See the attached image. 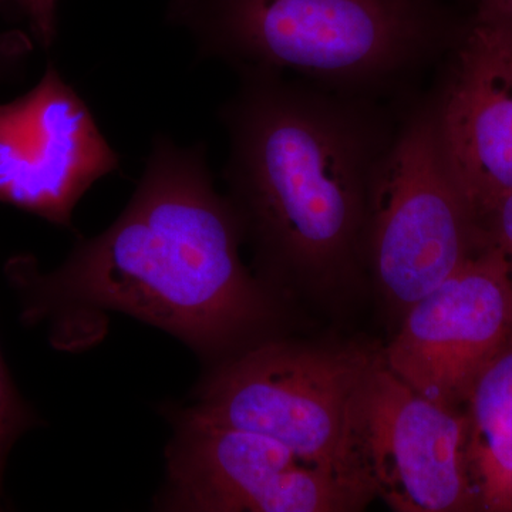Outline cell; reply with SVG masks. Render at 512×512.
Masks as SVG:
<instances>
[{"mask_svg": "<svg viewBox=\"0 0 512 512\" xmlns=\"http://www.w3.org/2000/svg\"><path fill=\"white\" fill-rule=\"evenodd\" d=\"M237 214L215 188L207 146L158 134L133 197L109 228L43 271L30 254L3 266L23 325L80 350L121 313L183 342L204 370L286 335L291 302L242 261Z\"/></svg>", "mask_w": 512, "mask_h": 512, "instance_id": "obj_1", "label": "cell"}, {"mask_svg": "<svg viewBox=\"0 0 512 512\" xmlns=\"http://www.w3.org/2000/svg\"><path fill=\"white\" fill-rule=\"evenodd\" d=\"M238 76L218 113L228 134L222 175L252 269L291 303L342 302L367 275L373 180L399 127L373 97Z\"/></svg>", "mask_w": 512, "mask_h": 512, "instance_id": "obj_2", "label": "cell"}, {"mask_svg": "<svg viewBox=\"0 0 512 512\" xmlns=\"http://www.w3.org/2000/svg\"><path fill=\"white\" fill-rule=\"evenodd\" d=\"M165 16L198 59L365 97L419 72L466 30L437 0H170Z\"/></svg>", "mask_w": 512, "mask_h": 512, "instance_id": "obj_3", "label": "cell"}, {"mask_svg": "<svg viewBox=\"0 0 512 512\" xmlns=\"http://www.w3.org/2000/svg\"><path fill=\"white\" fill-rule=\"evenodd\" d=\"M380 356L382 348L367 343L276 336L204 370L185 407L211 423L279 441L376 495L363 463L360 420Z\"/></svg>", "mask_w": 512, "mask_h": 512, "instance_id": "obj_4", "label": "cell"}, {"mask_svg": "<svg viewBox=\"0 0 512 512\" xmlns=\"http://www.w3.org/2000/svg\"><path fill=\"white\" fill-rule=\"evenodd\" d=\"M487 242L441 150L434 104L414 111L397 128L373 180L367 275L403 318Z\"/></svg>", "mask_w": 512, "mask_h": 512, "instance_id": "obj_5", "label": "cell"}, {"mask_svg": "<svg viewBox=\"0 0 512 512\" xmlns=\"http://www.w3.org/2000/svg\"><path fill=\"white\" fill-rule=\"evenodd\" d=\"M165 416L173 437L153 510L356 512L376 498L262 434L211 423L185 406H168Z\"/></svg>", "mask_w": 512, "mask_h": 512, "instance_id": "obj_6", "label": "cell"}, {"mask_svg": "<svg viewBox=\"0 0 512 512\" xmlns=\"http://www.w3.org/2000/svg\"><path fill=\"white\" fill-rule=\"evenodd\" d=\"M511 338L512 282L487 242L407 309L383 360L414 392L466 410L474 383Z\"/></svg>", "mask_w": 512, "mask_h": 512, "instance_id": "obj_7", "label": "cell"}, {"mask_svg": "<svg viewBox=\"0 0 512 512\" xmlns=\"http://www.w3.org/2000/svg\"><path fill=\"white\" fill-rule=\"evenodd\" d=\"M119 168V154L55 63L28 93L0 103V204L72 228L84 194Z\"/></svg>", "mask_w": 512, "mask_h": 512, "instance_id": "obj_8", "label": "cell"}, {"mask_svg": "<svg viewBox=\"0 0 512 512\" xmlns=\"http://www.w3.org/2000/svg\"><path fill=\"white\" fill-rule=\"evenodd\" d=\"M383 349V348H382ZM360 440L376 495L397 512H481L467 463L466 410L414 392L377 360Z\"/></svg>", "mask_w": 512, "mask_h": 512, "instance_id": "obj_9", "label": "cell"}, {"mask_svg": "<svg viewBox=\"0 0 512 512\" xmlns=\"http://www.w3.org/2000/svg\"><path fill=\"white\" fill-rule=\"evenodd\" d=\"M456 49L434 117L448 167L483 225L512 191V45L474 19Z\"/></svg>", "mask_w": 512, "mask_h": 512, "instance_id": "obj_10", "label": "cell"}, {"mask_svg": "<svg viewBox=\"0 0 512 512\" xmlns=\"http://www.w3.org/2000/svg\"><path fill=\"white\" fill-rule=\"evenodd\" d=\"M467 463L481 512H512V338L467 400Z\"/></svg>", "mask_w": 512, "mask_h": 512, "instance_id": "obj_11", "label": "cell"}, {"mask_svg": "<svg viewBox=\"0 0 512 512\" xmlns=\"http://www.w3.org/2000/svg\"><path fill=\"white\" fill-rule=\"evenodd\" d=\"M40 426L42 417L19 392L0 346V511L5 510V474L10 453L26 433Z\"/></svg>", "mask_w": 512, "mask_h": 512, "instance_id": "obj_12", "label": "cell"}, {"mask_svg": "<svg viewBox=\"0 0 512 512\" xmlns=\"http://www.w3.org/2000/svg\"><path fill=\"white\" fill-rule=\"evenodd\" d=\"M0 18L20 19L9 0H0ZM35 46V40L25 30H0V86L22 77Z\"/></svg>", "mask_w": 512, "mask_h": 512, "instance_id": "obj_13", "label": "cell"}, {"mask_svg": "<svg viewBox=\"0 0 512 512\" xmlns=\"http://www.w3.org/2000/svg\"><path fill=\"white\" fill-rule=\"evenodd\" d=\"M10 5L25 20L28 32L39 49L49 52L57 40V8L59 0H9Z\"/></svg>", "mask_w": 512, "mask_h": 512, "instance_id": "obj_14", "label": "cell"}, {"mask_svg": "<svg viewBox=\"0 0 512 512\" xmlns=\"http://www.w3.org/2000/svg\"><path fill=\"white\" fill-rule=\"evenodd\" d=\"M483 228L488 242L500 252L512 282V191L497 202Z\"/></svg>", "mask_w": 512, "mask_h": 512, "instance_id": "obj_15", "label": "cell"}, {"mask_svg": "<svg viewBox=\"0 0 512 512\" xmlns=\"http://www.w3.org/2000/svg\"><path fill=\"white\" fill-rule=\"evenodd\" d=\"M474 19L493 26L512 45V0H478Z\"/></svg>", "mask_w": 512, "mask_h": 512, "instance_id": "obj_16", "label": "cell"}]
</instances>
